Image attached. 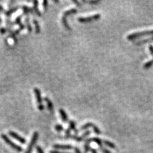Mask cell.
<instances>
[{
    "label": "cell",
    "instance_id": "obj_1",
    "mask_svg": "<svg viewBox=\"0 0 153 153\" xmlns=\"http://www.w3.org/2000/svg\"><path fill=\"white\" fill-rule=\"evenodd\" d=\"M77 12V10L76 8H71L69 9V10H67L63 13L62 18H61V22L63 23V24L64 27L68 30H71V27L69 26L68 21H67V18L69 16L74 14V13H76Z\"/></svg>",
    "mask_w": 153,
    "mask_h": 153
},
{
    "label": "cell",
    "instance_id": "obj_2",
    "mask_svg": "<svg viewBox=\"0 0 153 153\" xmlns=\"http://www.w3.org/2000/svg\"><path fill=\"white\" fill-rule=\"evenodd\" d=\"M148 35H153V30H145L140 32H135V33L129 34L127 36V39L129 40H133L135 39L141 38V37Z\"/></svg>",
    "mask_w": 153,
    "mask_h": 153
},
{
    "label": "cell",
    "instance_id": "obj_3",
    "mask_svg": "<svg viewBox=\"0 0 153 153\" xmlns=\"http://www.w3.org/2000/svg\"><path fill=\"white\" fill-rule=\"evenodd\" d=\"M1 138H2V140L4 142H5L8 146L11 147L13 149H14V150H16V151H18V152H22L23 151L22 148L21 146L16 144V143H14L12 140H11L8 137V136L5 135V134H1Z\"/></svg>",
    "mask_w": 153,
    "mask_h": 153
},
{
    "label": "cell",
    "instance_id": "obj_4",
    "mask_svg": "<svg viewBox=\"0 0 153 153\" xmlns=\"http://www.w3.org/2000/svg\"><path fill=\"white\" fill-rule=\"evenodd\" d=\"M38 137H39L38 132H35L33 134V135H32L31 139L29 143L28 146H27V150L25 153H31L32 152V151H33V147L36 145V143L37 140H38Z\"/></svg>",
    "mask_w": 153,
    "mask_h": 153
},
{
    "label": "cell",
    "instance_id": "obj_5",
    "mask_svg": "<svg viewBox=\"0 0 153 153\" xmlns=\"http://www.w3.org/2000/svg\"><path fill=\"white\" fill-rule=\"evenodd\" d=\"M101 18V15L100 13L98 14H95L92 16L87 17H79L78 18V21L81 23H88L92 21H98Z\"/></svg>",
    "mask_w": 153,
    "mask_h": 153
},
{
    "label": "cell",
    "instance_id": "obj_6",
    "mask_svg": "<svg viewBox=\"0 0 153 153\" xmlns=\"http://www.w3.org/2000/svg\"><path fill=\"white\" fill-rule=\"evenodd\" d=\"M8 134L10 137H12V138L16 139V140H17L18 142H19L21 143H22V144H24V143H26V139L24 137H22L21 135H18V134H17L15 132L9 131Z\"/></svg>",
    "mask_w": 153,
    "mask_h": 153
},
{
    "label": "cell",
    "instance_id": "obj_7",
    "mask_svg": "<svg viewBox=\"0 0 153 153\" xmlns=\"http://www.w3.org/2000/svg\"><path fill=\"white\" fill-rule=\"evenodd\" d=\"M90 134H91V131L87 130L83 133L81 136H77L76 135H71L70 138L73 139V140H75L77 142H81L82 140H84L86 138H87L90 135Z\"/></svg>",
    "mask_w": 153,
    "mask_h": 153
},
{
    "label": "cell",
    "instance_id": "obj_8",
    "mask_svg": "<svg viewBox=\"0 0 153 153\" xmlns=\"http://www.w3.org/2000/svg\"><path fill=\"white\" fill-rule=\"evenodd\" d=\"M34 93L35 95V98L36 100L37 103H38V105H43V99L42 96H41V93L40 90L37 87H35L33 89Z\"/></svg>",
    "mask_w": 153,
    "mask_h": 153
},
{
    "label": "cell",
    "instance_id": "obj_9",
    "mask_svg": "<svg viewBox=\"0 0 153 153\" xmlns=\"http://www.w3.org/2000/svg\"><path fill=\"white\" fill-rule=\"evenodd\" d=\"M53 148L55 149L59 150H71L73 147L70 145H63V144H54L53 146Z\"/></svg>",
    "mask_w": 153,
    "mask_h": 153
},
{
    "label": "cell",
    "instance_id": "obj_10",
    "mask_svg": "<svg viewBox=\"0 0 153 153\" xmlns=\"http://www.w3.org/2000/svg\"><path fill=\"white\" fill-rule=\"evenodd\" d=\"M20 8L19 6H16V7H13L12 8H9L8 10L4 11V14L7 17H10L13 14V13H14L15 12H16L18 10V8Z\"/></svg>",
    "mask_w": 153,
    "mask_h": 153
},
{
    "label": "cell",
    "instance_id": "obj_11",
    "mask_svg": "<svg viewBox=\"0 0 153 153\" xmlns=\"http://www.w3.org/2000/svg\"><path fill=\"white\" fill-rule=\"evenodd\" d=\"M149 42H153V36L149 37L148 38H146L143 40H140L138 41H134V44L137 45H142V44H145L147 43H149Z\"/></svg>",
    "mask_w": 153,
    "mask_h": 153
},
{
    "label": "cell",
    "instance_id": "obj_12",
    "mask_svg": "<svg viewBox=\"0 0 153 153\" xmlns=\"http://www.w3.org/2000/svg\"><path fill=\"white\" fill-rule=\"evenodd\" d=\"M59 112L60 115H61V119L63 120V121L64 122V123L68 122L69 119H68V114H67L66 111L63 109H60L59 110Z\"/></svg>",
    "mask_w": 153,
    "mask_h": 153
},
{
    "label": "cell",
    "instance_id": "obj_13",
    "mask_svg": "<svg viewBox=\"0 0 153 153\" xmlns=\"http://www.w3.org/2000/svg\"><path fill=\"white\" fill-rule=\"evenodd\" d=\"M88 141H89L90 143H91L92 142H95L96 144H98L100 147H102L103 146V140H101L100 138L98 137H93V138H87Z\"/></svg>",
    "mask_w": 153,
    "mask_h": 153
},
{
    "label": "cell",
    "instance_id": "obj_14",
    "mask_svg": "<svg viewBox=\"0 0 153 153\" xmlns=\"http://www.w3.org/2000/svg\"><path fill=\"white\" fill-rule=\"evenodd\" d=\"M44 101L46 102V103H47V108L49 109V110L50 111V112H52L53 110H54V105L52 103V101H51L48 97H45L44 98Z\"/></svg>",
    "mask_w": 153,
    "mask_h": 153
},
{
    "label": "cell",
    "instance_id": "obj_15",
    "mask_svg": "<svg viewBox=\"0 0 153 153\" xmlns=\"http://www.w3.org/2000/svg\"><path fill=\"white\" fill-rule=\"evenodd\" d=\"M33 10L36 13V14L38 17H41V12H40L38 8V1H36V0H35V1H33Z\"/></svg>",
    "mask_w": 153,
    "mask_h": 153
},
{
    "label": "cell",
    "instance_id": "obj_16",
    "mask_svg": "<svg viewBox=\"0 0 153 153\" xmlns=\"http://www.w3.org/2000/svg\"><path fill=\"white\" fill-rule=\"evenodd\" d=\"M24 21H25V25H26V27L27 31H28L29 33H31L32 31H33V27H32V26L31 24V22H30L29 17H27L25 18Z\"/></svg>",
    "mask_w": 153,
    "mask_h": 153
},
{
    "label": "cell",
    "instance_id": "obj_17",
    "mask_svg": "<svg viewBox=\"0 0 153 153\" xmlns=\"http://www.w3.org/2000/svg\"><path fill=\"white\" fill-rule=\"evenodd\" d=\"M33 24H34V26H35V33L39 34L41 32V28H40V26L38 21H37L36 19H35V18H33Z\"/></svg>",
    "mask_w": 153,
    "mask_h": 153
},
{
    "label": "cell",
    "instance_id": "obj_18",
    "mask_svg": "<svg viewBox=\"0 0 153 153\" xmlns=\"http://www.w3.org/2000/svg\"><path fill=\"white\" fill-rule=\"evenodd\" d=\"M95 126H96V125L94 123H92L91 122H88V123L84 124V125H83V126H82L80 128L79 130H81V131L86 130V129H87V128H93Z\"/></svg>",
    "mask_w": 153,
    "mask_h": 153
},
{
    "label": "cell",
    "instance_id": "obj_19",
    "mask_svg": "<svg viewBox=\"0 0 153 153\" xmlns=\"http://www.w3.org/2000/svg\"><path fill=\"white\" fill-rule=\"evenodd\" d=\"M103 143H104V144L107 147L111 148V149H116V146H115V145L112 142H110V141L106 140H103Z\"/></svg>",
    "mask_w": 153,
    "mask_h": 153
},
{
    "label": "cell",
    "instance_id": "obj_20",
    "mask_svg": "<svg viewBox=\"0 0 153 153\" xmlns=\"http://www.w3.org/2000/svg\"><path fill=\"white\" fill-rule=\"evenodd\" d=\"M22 10L23 14L25 16H27L29 14V13H30L31 12V8L25 5V4H23L22 6Z\"/></svg>",
    "mask_w": 153,
    "mask_h": 153
},
{
    "label": "cell",
    "instance_id": "obj_21",
    "mask_svg": "<svg viewBox=\"0 0 153 153\" xmlns=\"http://www.w3.org/2000/svg\"><path fill=\"white\" fill-rule=\"evenodd\" d=\"M12 31V28L11 27H1V28H0V33L4 35L7 32H10Z\"/></svg>",
    "mask_w": 153,
    "mask_h": 153
},
{
    "label": "cell",
    "instance_id": "obj_22",
    "mask_svg": "<svg viewBox=\"0 0 153 153\" xmlns=\"http://www.w3.org/2000/svg\"><path fill=\"white\" fill-rule=\"evenodd\" d=\"M70 130H76V123L73 120H71L69 121V128Z\"/></svg>",
    "mask_w": 153,
    "mask_h": 153
},
{
    "label": "cell",
    "instance_id": "obj_23",
    "mask_svg": "<svg viewBox=\"0 0 153 153\" xmlns=\"http://www.w3.org/2000/svg\"><path fill=\"white\" fill-rule=\"evenodd\" d=\"M152 65H153V59L150 60V61H149L146 62L144 64V65H143V68L146 69H147L150 68Z\"/></svg>",
    "mask_w": 153,
    "mask_h": 153
},
{
    "label": "cell",
    "instance_id": "obj_24",
    "mask_svg": "<svg viewBox=\"0 0 153 153\" xmlns=\"http://www.w3.org/2000/svg\"><path fill=\"white\" fill-rule=\"evenodd\" d=\"M54 128H55V130H56L58 132H62V131L64 130V128H63V126H62L61 124H56L54 126Z\"/></svg>",
    "mask_w": 153,
    "mask_h": 153
},
{
    "label": "cell",
    "instance_id": "obj_25",
    "mask_svg": "<svg viewBox=\"0 0 153 153\" xmlns=\"http://www.w3.org/2000/svg\"><path fill=\"white\" fill-rule=\"evenodd\" d=\"M22 15L17 16V17L16 18V20H15V21L13 22H14V24H17V25L20 24L22 22H21V21H22Z\"/></svg>",
    "mask_w": 153,
    "mask_h": 153
},
{
    "label": "cell",
    "instance_id": "obj_26",
    "mask_svg": "<svg viewBox=\"0 0 153 153\" xmlns=\"http://www.w3.org/2000/svg\"><path fill=\"white\" fill-rule=\"evenodd\" d=\"M82 2L83 3H86L88 4H97L100 3V1H96V0H89V1H85V0H82Z\"/></svg>",
    "mask_w": 153,
    "mask_h": 153
},
{
    "label": "cell",
    "instance_id": "obj_27",
    "mask_svg": "<svg viewBox=\"0 0 153 153\" xmlns=\"http://www.w3.org/2000/svg\"><path fill=\"white\" fill-rule=\"evenodd\" d=\"M6 22V24L8 27H12L13 26V24H14V22H13L10 19H9V18H7V19L5 20Z\"/></svg>",
    "mask_w": 153,
    "mask_h": 153
},
{
    "label": "cell",
    "instance_id": "obj_28",
    "mask_svg": "<svg viewBox=\"0 0 153 153\" xmlns=\"http://www.w3.org/2000/svg\"><path fill=\"white\" fill-rule=\"evenodd\" d=\"M43 8L44 9V11L46 12L48 9V1L47 0H44L43 1Z\"/></svg>",
    "mask_w": 153,
    "mask_h": 153
},
{
    "label": "cell",
    "instance_id": "obj_29",
    "mask_svg": "<svg viewBox=\"0 0 153 153\" xmlns=\"http://www.w3.org/2000/svg\"><path fill=\"white\" fill-rule=\"evenodd\" d=\"M100 150L101 151V152L102 153H111V152L108 150L107 149H106L104 147H100Z\"/></svg>",
    "mask_w": 153,
    "mask_h": 153
},
{
    "label": "cell",
    "instance_id": "obj_30",
    "mask_svg": "<svg viewBox=\"0 0 153 153\" xmlns=\"http://www.w3.org/2000/svg\"><path fill=\"white\" fill-rule=\"evenodd\" d=\"M26 26H24V24H22V23L21 22L20 24H18V30H19L20 31H22L23 30H24Z\"/></svg>",
    "mask_w": 153,
    "mask_h": 153
},
{
    "label": "cell",
    "instance_id": "obj_31",
    "mask_svg": "<svg viewBox=\"0 0 153 153\" xmlns=\"http://www.w3.org/2000/svg\"><path fill=\"white\" fill-rule=\"evenodd\" d=\"M36 151H37V152L38 153H44L42 148L40 147V146H37L36 147Z\"/></svg>",
    "mask_w": 153,
    "mask_h": 153
},
{
    "label": "cell",
    "instance_id": "obj_32",
    "mask_svg": "<svg viewBox=\"0 0 153 153\" xmlns=\"http://www.w3.org/2000/svg\"><path fill=\"white\" fill-rule=\"evenodd\" d=\"M44 104L43 105H38V109L40 110V111H42L44 110Z\"/></svg>",
    "mask_w": 153,
    "mask_h": 153
},
{
    "label": "cell",
    "instance_id": "obj_33",
    "mask_svg": "<svg viewBox=\"0 0 153 153\" xmlns=\"http://www.w3.org/2000/svg\"><path fill=\"white\" fill-rule=\"evenodd\" d=\"M72 1H73L74 3H75L78 7H81V3H80L79 1H77V0H72Z\"/></svg>",
    "mask_w": 153,
    "mask_h": 153
},
{
    "label": "cell",
    "instance_id": "obj_34",
    "mask_svg": "<svg viewBox=\"0 0 153 153\" xmlns=\"http://www.w3.org/2000/svg\"><path fill=\"white\" fill-rule=\"evenodd\" d=\"M149 51H150V53L153 56V45H150L149 47Z\"/></svg>",
    "mask_w": 153,
    "mask_h": 153
},
{
    "label": "cell",
    "instance_id": "obj_35",
    "mask_svg": "<svg viewBox=\"0 0 153 153\" xmlns=\"http://www.w3.org/2000/svg\"><path fill=\"white\" fill-rule=\"evenodd\" d=\"M74 151H75V153H82V152L80 151V149L77 147L74 148Z\"/></svg>",
    "mask_w": 153,
    "mask_h": 153
},
{
    "label": "cell",
    "instance_id": "obj_36",
    "mask_svg": "<svg viewBox=\"0 0 153 153\" xmlns=\"http://www.w3.org/2000/svg\"><path fill=\"white\" fill-rule=\"evenodd\" d=\"M50 153H69V152H59L58 151L53 150V151H50Z\"/></svg>",
    "mask_w": 153,
    "mask_h": 153
},
{
    "label": "cell",
    "instance_id": "obj_37",
    "mask_svg": "<svg viewBox=\"0 0 153 153\" xmlns=\"http://www.w3.org/2000/svg\"><path fill=\"white\" fill-rule=\"evenodd\" d=\"M1 12H4V9L1 4H0V13Z\"/></svg>",
    "mask_w": 153,
    "mask_h": 153
},
{
    "label": "cell",
    "instance_id": "obj_38",
    "mask_svg": "<svg viewBox=\"0 0 153 153\" xmlns=\"http://www.w3.org/2000/svg\"><path fill=\"white\" fill-rule=\"evenodd\" d=\"M91 151L92 153H98V152H97V151L94 149H91Z\"/></svg>",
    "mask_w": 153,
    "mask_h": 153
},
{
    "label": "cell",
    "instance_id": "obj_39",
    "mask_svg": "<svg viewBox=\"0 0 153 153\" xmlns=\"http://www.w3.org/2000/svg\"><path fill=\"white\" fill-rule=\"evenodd\" d=\"M54 3H59V1H56V0H54L53 1Z\"/></svg>",
    "mask_w": 153,
    "mask_h": 153
},
{
    "label": "cell",
    "instance_id": "obj_40",
    "mask_svg": "<svg viewBox=\"0 0 153 153\" xmlns=\"http://www.w3.org/2000/svg\"><path fill=\"white\" fill-rule=\"evenodd\" d=\"M1 22H2V18L1 17H0V23H1Z\"/></svg>",
    "mask_w": 153,
    "mask_h": 153
}]
</instances>
